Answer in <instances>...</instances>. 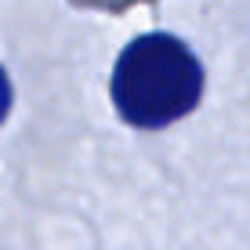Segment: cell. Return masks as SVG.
<instances>
[{
	"instance_id": "obj_2",
	"label": "cell",
	"mask_w": 250,
	"mask_h": 250,
	"mask_svg": "<svg viewBox=\"0 0 250 250\" xmlns=\"http://www.w3.org/2000/svg\"><path fill=\"white\" fill-rule=\"evenodd\" d=\"M7 109H11V83H7V73L0 69V124H4Z\"/></svg>"
},
{
	"instance_id": "obj_1",
	"label": "cell",
	"mask_w": 250,
	"mask_h": 250,
	"mask_svg": "<svg viewBox=\"0 0 250 250\" xmlns=\"http://www.w3.org/2000/svg\"><path fill=\"white\" fill-rule=\"evenodd\" d=\"M203 91V69L178 37L149 33L124 47L113 69L116 113L134 127H167L192 113Z\"/></svg>"
}]
</instances>
